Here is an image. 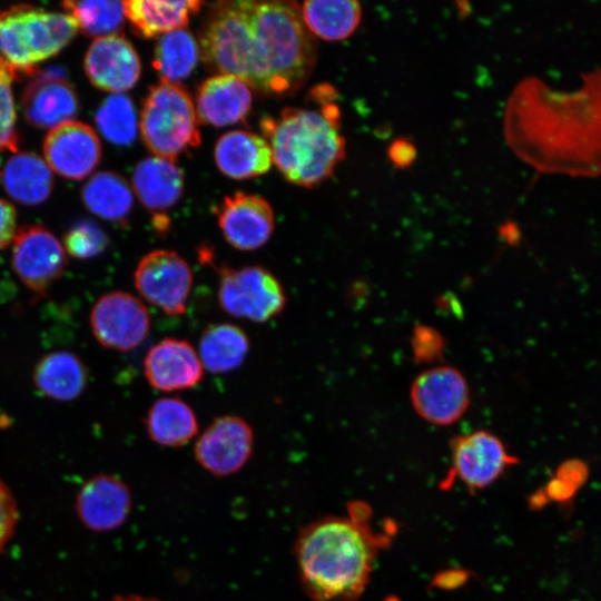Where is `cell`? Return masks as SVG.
I'll return each mask as SVG.
<instances>
[{
    "label": "cell",
    "instance_id": "6da1fadb",
    "mask_svg": "<svg viewBox=\"0 0 601 601\" xmlns=\"http://www.w3.org/2000/svg\"><path fill=\"white\" fill-rule=\"evenodd\" d=\"M505 136L515 154L542 173L601 175V68L582 75L581 86L558 91L531 77L510 97Z\"/></svg>",
    "mask_w": 601,
    "mask_h": 601
},
{
    "label": "cell",
    "instance_id": "7a4b0ae2",
    "mask_svg": "<svg viewBox=\"0 0 601 601\" xmlns=\"http://www.w3.org/2000/svg\"><path fill=\"white\" fill-rule=\"evenodd\" d=\"M375 555V540L356 516L313 521L299 531L294 544L299 582L312 601H356Z\"/></svg>",
    "mask_w": 601,
    "mask_h": 601
},
{
    "label": "cell",
    "instance_id": "3957f363",
    "mask_svg": "<svg viewBox=\"0 0 601 601\" xmlns=\"http://www.w3.org/2000/svg\"><path fill=\"white\" fill-rule=\"evenodd\" d=\"M309 96L316 107H287L260 121L273 164L286 180L307 188L329 178L346 152L335 90L322 85Z\"/></svg>",
    "mask_w": 601,
    "mask_h": 601
},
{
    "label": "cell",
    "instance_id": "277c9868",
    "mask_svg": "<svg viewBox=\"0 0 601 601\" xmlns=\"http://www.w3.org/2000/svg\"><path fill=\"white\" fill-rule=\"evenodd\" d=\"M254 88L284 95L302 88L316 63L314 36L293 1L247 0Z\"/></svg>",
    "mask_w": 601,
    "mask_h": 601
},
{
    "label": "cell",
    "instance_id": "5b68a950",
    "mask_svg": "<svg viewBox=\"0 0 601 601\" xmlns=\"http://www.w3.org/2000/svg\"><path fill=\"white\" fill-rule=\"evenodd\" d=\"M78 26L68 13L31 4L0 9V58L17 75L32 77L38 65L57 56L76 37Z\"/></svg>",
    "mask_w": 601,
    "mask_h": 601
},
{
    "label": "cell",
    "instance_id": "8992f818",
    "mask_svg": "<svg viewBox=\"0 0 601 601\" xmlns=\"http://www.w3.org/2000/svg\"><path fill=\"white\" fill-rule=\"evenodd\" d=\"M139 130L154 156L174 161L201 141L190 95L180 85L162 80L154 85L145 97Z\"/></svg>",
    "mask_w": 601,
    "mask_h": 601
},
{
    "label": "cell",
    "instance_id": "52a82bcc",
    "mask_svg": "<svg viewBox=\"0 0 601 601\" xmlns=\"http://www.w3.org/2000/svg\"><path fill=\"white\" fill-rule=\"evenodd\" d=\"M218 274V304L225 313L262 323L284 311V287L269 269L258 265L240 268L223 265Z\"/></svg>",
    "mask_w": 601,
    "mask_h": 601
},
{
    "label": "cell",
    "instance_id": "ba28073f",
    "mask_svg": "<svg viewBox=\"0 0 601 601\" xmlns=\"http://www.w3.org/2000/svg\"><path fill=\"white\" fill-rule=\"evenodd\" d=\"M11 264L20 282L38 298L62 276L67 255L59 239L42 225H23L12 242Z\"/></svg>",
    "mask_w": 601,
    "mask_h": 601
},
{
    "label": "cell",
    "instance_id": "9c48e42d",
    "mask_svg": "<svg viewBox=\"0 0 601 601\" xmlns=\"http://www.w3.org/2000/svg\"><path fill=\"white\" fill-rule=\"evenodd\" d=\"M193 282L190 265L179 254L167 249L146 254L134 273L140 296L170 316L185 313Z\"/></svg>",
    "mask_w": 601,
    "mask_h": 601
},
{
    "label": "cell",
    "instance_id": "30bf717a",
    "mask_svg": "<svg viewBox=\"0 0 601 601\" xmlns=\"http://www.w3.org/2000/svg\"><path fill=\"white\" fill-rule=\"evenodd\" d=\"M95 338L106 348L128 352L139 346L150 331V315L136 296L114 290L100 296L90 312Z\"/></svg>",
    "mask_w": 601,
    "mask_h": 601
},
{
    "label": "cell",
    "instance_id": "8fae6325",
    "mask_svg": "<svg viewBox=\"0 0 601 601\" xmlns=\"http://www.w3.org/2000/svg\"><path fill=\"white\" fill-rule=\"evenodd\" d=\"M410 400L417 415L435 425L459 421L470 405V388L464 375L450 365H435L412 382Z\"/></svg>",
    "mask_w": 601,
    "mask_h": 601
},
{
    "label": "cell",
    "instance_id": "7c38bea8",
    "mask_svg": "<svg viewBox=\"0 0 601 601\" xmlns=\"http://www.w3.org/2000/svg\"><path fill=\"white\" fill-rule=\"evenodd\" d=\"M254 452V432L250 425L236 415L214 418L197 439L194 455L197 463L214 476L237 473Z\"/></svg>",
    "mask_w": 601,
    "mask_h": 601
},
{
    "label": "cell",
    "instance_id": "4fadbf2b",
    "mask_svg": "<svg viewBox=\"0 0 601 601\" xmlns=\"http://www.w3.org/2000/svg\"><path fill=\"white\" fill-rule=\"evenodd\" d=\"M21 110L28 124L52 129L71 121L79 111L78 95L60 67L38 70L21 95Z\"/></svg>",
    "mask_w": 601,
    "mask_h": 601
},
{
    "label": "cell",
    "instance_id": "5bb4252c",
    "mask_svg": "<svg viewBox=\"0 0 601 601\" xmlns=\"http://www.w3.org/2000/svg\"><path fill=\"white\" fill-rule=\"evenodd\" d=\"M451 452V472L472 491L489 486L518 462L500 437L484 430L454 437Z\"/></svg>",
    "mask_w": 601,
    "mask_h": 601
},
{
    "label": "cell",
    "instance_id": "9a60e30c",
    "mask_svg": "<svg viewBox=\"0 0 601 601\" xmlns=\"http://www.w3.org/2000/svg\"><path fill=\"white\" fill-rule=\"evenodd\" d=\"M42 149L50 169L70 180L89 176L99 165L102 151L96 131L75 120L50 129Z\"/></svg>",
    "mask_w": 601,
    "mask_h": 601
},
{
    "label": "cell",
    "instance_id": "2e32d148",
    "mask_svg": "<svg viewBox=\"0 0 601 601\" xmlns=\"http://www.w3.org/2000/svg\"><path fill=\"white\" fill-rule=\"evenodd\" d=\"M218 226L234 248L250 252L260 248L274 231V211L260 196L236 191L217 208Z\"/></svg>",
    "mask_w": 601,
    "mask_h": 601
},
{
    "label": "cell",
    "instance_id": "e0dca14e",
    "mask_svg": "<svg viewBox=\"0 0 601 601\" xmlns=\"http://www.w3.org/2000/svg\"><path fill=\"white\" fill-rule=\"evenodd\" d=\"M89 81L110 93H124L136 86L141 73L139 56L132 43L121 35L95 39L83 60Z\"/></svg>",
    "mask_w": 601,
    "mask_h": 601
},
{
    "label": "cell",
    "instance_id": "ac0fdd59",
    "mask_svg": "<svg viewBox=\"0 0 601 601\" xmlns=\"http://www.w3.org/2000/svg\"><path fill=\"white\" fill-rule=\"evenodd\" d=\"M132 508L129 486L119 477L97 474L80 489L76 510L83 525L95 532H108L120 528Z\"/></svg>",
    "mask_w": 601,
    "mask_h": 601
},
{
    "label": "cell",
    "instance_id": "d6986e66",
    "mask_svg": "<svg viewBox=\"0 0 601 601\" xmlns=\"http://www.w3.org/2000/svg\"><path fill=\"white\" fill-rule=\"evenodd\" d=\"M144 373L156 390L174 392L196 386L203 378V364L194 346L167 337L155 344L144 359Z\"/></svg>",
    "mask_w": 601,
    "mask_h": 601
},
{
    "label": "cell",
    "instance_id": "ffe728a7",
    "mask_svg": "<svg viewBox=\"0 0 601 601\" xmlns=\"http://www.w3.org/2000/svg\"><path fill=\"white\" fill-rule=\"evenodd\" d=\"M253 93L240 78L217 73L205 79L197 89L196 112L199 122L226 127L243 121L252 109Z\"/></svg>",
    "mask_w": 601,
    "mask_h": 601
},
{
    "label": "cell",
    "instance_id": "44dd1931",
    "mask_svg": "<svg viewBox=\"0 0 601 601\" xmlns=\"http://www.w3.org/2000/svg\"><path fill=\"white\" fill-rule=\"evenodd\" d=\"M214 157L220 173L237 180L260 176L273 165L267 140L255 132L240 129L219 137Z\"/></svg>",
    "mask_w": 601,
    "mask_h": 601
},
{
    "label": "cell",
    "instance_id": "7402d4cb",
    "mask_svg": "<svg viewBox=\"0 0 601 601\" xmlns=\"http://www.w3.org/2000/svg\"><path fill=\"white\" fill-rule=\"evenodd\" d=\"M184 174L174 160L150 156L140 160L132 173V189L149 211L160 214L171 208L184 191Z\"/></svg>",
    "mask_w": 601,
    "mask_h": 601
},
{
    "label": "cell",
    "instance_id": "603a6c76",
    "mask_svg": "<svg viewBox=\"0 0 601 601\" xmlns=\"http://www.w3.org/2000/svg\"><path fill=\"white\" fill-rule=\"evenodd\" d=\"M0 181L11 198L24 206L47 200L55 184L48 164L30 151L11 156L0 170Z\"/></svg>",
    "mask_w": 601,
    "mask_h": 601
},
{
    "label": "cell",
    "instance_id": "cb8c5ba5",
    "mask_svg": "<svg viewBox=\"0 0 601 601\" xmlns=\"http://www.w3.org/2000/svg\"><path fill=\"white\" fill-rule=\"evenodd\" d=\"M204 2L198 0H128L124 1L125 16L140 37L154 38L184 29Z\"/></svg>",
    "mask_w": 601,
    "mask_h": 601
},
{
    "label": "cell",
    "instance_id": "d4e9b609",
    "mask_svg": "<svg viewBox=\"0 0 601 601\" xmlns=\"http://www.w3.org/2000/svg\"><path fill=\"white\" fill-rule=\"evenodd\" d=\"M33 383L45 396L69 402L78 398L88 384V370L73 353L57 351L41 357L33 371Z\"/></svg>",
    "mask_w": 601,
    "mask_h": 601
},
{
    "label": "cell",
    "instance_id": "484cf974",
    "mask_svg": "<svg viewBox=\"0 0 601 601\" xmlns=\"http://www.w3.org/2000/svg\"><path fill=\"white\" fill-rule=\"evenodd\" d=\"M144 424L149 439L166 447H180L198 432L194 410L179 397H162L154 402Z\"/></svg>",
    "mask_w": 601,
    "mask_h": 601
},
{
    "label": "cell",
    "instance_id": "4316f807",
    "mask_svg": "<svg viewBox=\"0 0 601 601\" xmlns=\"http://www.w3.org/2000/svg\"><path fill=\"white\" fill-rule=\"evenodd\" d=\"M128 183L114 171H98L81 189L85 207L104 220L122 224L129 216L134 197Z\"/></svg>",
    "mask_w": 601,
    "mask_h": 601
},
{
    "label": "cell",
    "instance_id": "83f0119b",
    "mask_svg": "<svg viewBox=\"0 0 601 601\" xmlns=\"http://www.w3.org/2000/svg\"><path fill=\"white\" fill-rule=\"evenodd\" d=\"M249 351V339L238 326L228 323L206 327L199 339L198 356L208 372L221 374L240 366Z\"/></svg>",
    "mask_w": 601,
    "mask_h": 601
},
{
    "label": "cell",
    "instance_id": "f1b7e54d",
    "mask_svg": "<svg viewBox=\"0 0 601 601\" xmlns=\"http://www.w3.org/2000/svg\"><path fill=\"white\" fill-rule=\"evenodd\" d=\"M300 12L309 32L327 41L349 37L362 19V7L353 0H308Z\"/></svg>",
    "mask_w": 601,
    "mask_h": 601
},
{
    "label": "cell",
    "instance_id": "f546056e",
    "mask_svg": "<svg viewBox=\"0 0 601 601\" xmlns=\"http://www.w3.org/2000/svg\"><path fill=\"white\" fill-rule=\"evenodd\" d=\"M199 57V43L193 33L180 29L158 39L151 65L160 80L178 83L191 75Z\"/></svg>",
    "mask_w": 601,
    "mask_h": 601
},
{
    "label": "cell",
    "instance_id": "4dcf8cb0",
    "mask_svg": "<svg viewBox=\"0 0 601 601\" xmlns=\"http://www.w3.org/2000/svg\"><path fill=\"white\" fill-rule=\"evenodd\" d=\"M61 7L85 36L96 39L116 35L126 17L124 1H63Z\"/></svg>",
    "mask_w": 601,
    "mask_h": 601
},
{
    "label": "cell",
    "instance_id": "1f68e13d",
    "mask_svg": "<svg viewBox=\"0 0 601 601\" xmlns=\"http://www.w3.org/2000/svg\"><path fill=\"white\" fill-rule=\"evenodd\" d=\"M99 132L117 146L131 145L138 134L139 122L130 98L125 93H110L99 105L96 116Z\"/></svg>",
    "mask_w": 601,
    "mask_h": 601
},
{
    "label": "cell",
    "instance_id": "d6a6232c",
    "mask_svg": "<svg viewBox=\"0 0 601 601\" xmlns=\"http://www.w3.org/2000/svg\"><path fill=\"white\" fill-rule=\"evenodd\" d=\"M13 80H17L14 70L0 58V151L16 152L20 145L12 92Z\"/></svg>",
    "mask_w": 601,
    "mask_h": 601
},
{
    "label": "cell",
    "instance_id": "836d02e7",
    "mask_svg": "<svg viewBox=\"0 0 601 601\" xmlns=\"http://www.w3.org/2000/svg\"><path fill=\"white\" fill-rule=\"evenodd\" d=\"M109 237L95 221L81 219L75 223L63 237L65 250L76 259H89L100 255L108 246Z\"/></svg>",
    "mask_w": 601,
    "mask_h": 601
},
{
    "label": "cell",
    "instance_id": "e575fe53",
    "mask_svg": "<svg viewBox=\"0 0 601 601\" xmlns=\"http://www.w3.org/2000/svg\"><path fill=\"white\" fill-rule=\"evenodd\" d=\"M411 345L416 362L435 363L443 356L445 341L435 328L418 325L413 331Z\"/></svg>",
    "mask_w": 601,
    "mask_h": 601
},
{
    "label": "cell",
    "instance_id": "d590c367",
    "mask_svg": "<svg viewBox=\"0 0 601 601\" xmlns=\"http://www.w3.org/2000/svg\"><path fill=\"white\" fill-rule=\"evenodd\" d=\"M17 518L14 499L7 485L0 480V551L12 535Z\"/></svg>",
    "mask_w": 601,
    "mask_h": 601
},
{
    "label": "cell",
    "instance_id": "8d00e7d4",
    "mask_svg": "<svg viewBox=\"0 0 601 601\" xmlns=\"http://www.w3.org/2000/svg\"><path fill=\"white\" fill-rule=\"evenodd\" d=\"M17 233V210L6 199L0 198V250L7 248Z\"/></svg>",
    "mask_w": 601,
    "mask_h": 601
},
{
    "label": "cell",
    "instance_id": "74e56055",
    "mask_svg": "<svg viewBox=\"0 0 601 601\" xmlns=\"http://www.w3.org/2000/svg\"><path fill=\"white\" fill-rule=\"evenodd\" d=\"M111 601H161V600L144 597V595L129 594V595L116 597Z\"/></svg>",
    "mask_w": 601,
    "mask_h": 601
}]
</instances>
